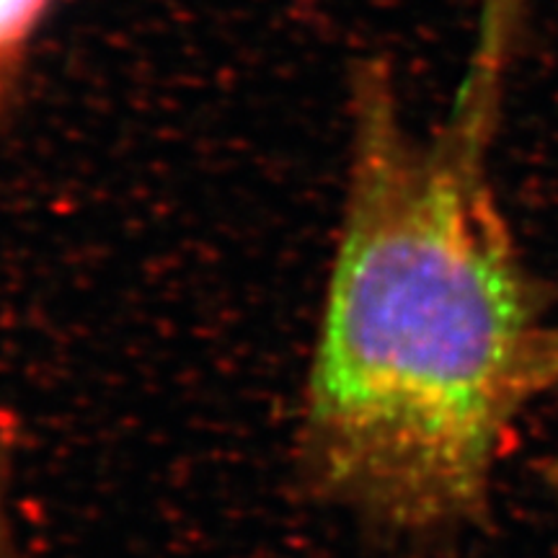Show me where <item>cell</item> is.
I'll list each match as a JSON object with an SVG mask.
<instances>
[{
  "mask_svg": "<svg viewBox=\"0 0 558 558\" xmlns=\"http://www.w3.org/2000/svg\"><path fill=\"white\" fill-rule=\"evenodd\" d=\"M0 558H21L16 541L11 535L9 514H5V497H3V478H0Z\"/></svg>",
  "mask_w": 558,
  "mask_h": 558,
  "instance_id": "4",
  "label": "cell"
},
{
  "mask_svg": "<svg viewBox=\"0 0 558 558\" xmlns=\"http://www.w3.org/2000/svg\"><path fill=\"white\" fill-rule=\"evenodd\" d=\"M460 124L403 120L393 78L352 83L344 213L298 429L313 497L393 538L486 520L522 411L558 386L550 292Z\"/></svg>",
  "mask_w": 558,
  "mask_h": 558,
  "instance_id": "1",
  "label": "cell"
},
{
  "mask_svg": "<svg viewBox=\"0 0 558 558\" xmlns=\"http://www.w3.org/2000/svg\"><path fill=\"white\" fill-rule=\"evenodd\" d=\"M530 0H476V39L452 114L481 135H497L507 73L512 68Z\"/></svg>",
  "mask_w": 558,
  "mask_h": 558,
  "instance_id": "2",
  "label": "cell"
},
{
  "mask_svg": "<svg viewBox=\"0 0 558 558\" xmlns=\"http://www.w3.org/2000/svg\"><path fill=\"white\" fill-rule=\"evenodd\" d=\"M52 0H0V114L16 88L21 62Z\"/></svg>",
  "mask_w": 558,
  "mask_h": 558,
  "instance_id": "3",
  "label": "cell"
},
{
  "mask_svg": "<svg viewBox=\"0 0 558 558\" xmlns=\"http://www.w3.org/2000/svg\"><path fill=\"white\" fill-rule=\"evenodd\" d=\"M543 481H546L550 499H554V505L558 509V452L543 463Z\"/></svg>",
  "mask_w": 558,
  "mask_h": 558,
  "instance_id": "5",
  "label": "cell"
}]
</instances>
